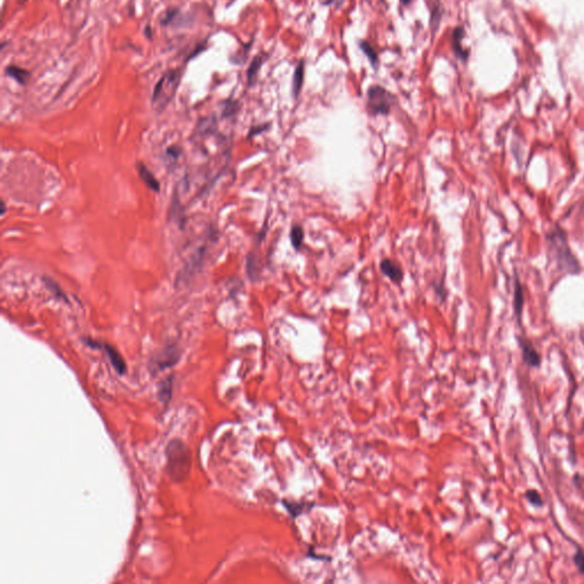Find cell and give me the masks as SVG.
Wrapping results in <instances>:
<instances>
[{"label": "cell", "mask_w": 584, "mask_h": 584, "mask_svg": "<svg viewBox=\"0 0 584 584\" xmlns=\"http://www.w3.org/2000/svg\"><path fill=\"white\" fill-rule=\"evenodd\" d=\"M549 253L557 263V268L567 274H580L582 271L581 264L572 252L567 241V234L559 226L548 233L547 235Z\"/></svg>", "instance_id": "cell-1"}, {"label": "cell", "mask_w": 584, "mask_h": 584, "mask_svg": "<svg viewBox=\"0 0 584 584\" xmlns=\"http://www.w3.org/2000/svg\"><path fill=\"white\" fill-rule=\"evenodd\" d=\"M168 472L172 479L180 482L188 474L191 466L190 452L186 445L179 439H174L169 443L167 451Z\"/></svg>", "instance_id": "cell-2"}, {"label": "cell", "mask_w": 584, "mask_h": 584, "mask_svg": "<svg viewBox=\"0 0 584 584\" xmlns=\"http://www.w3.org/2000/svg\"><path fill=\"white\" fill-rule=\"evenodd\" d=\"M180 73L179 70L170 71L164 74L154 87L152 97V104L153 109L156 112H162L166 109L171 99L174 98L176 90H177L179 80H180Z\"/></svg>", "instance_id": "cell-3"}, {"label": "cell", "mask_w": 584, "mask_h": 584, "mask_svg": "<svg viewBox=\"0 0 584 584\" xmlns=\"http://www.w3.org/2000/svg\"><path fill=\"white\" fill-rule=\"evenodd\" d=\"M394 101L393 95L380 86H372L367 91V109L373 115L389 113Z\"/></svg>", "instance_id": "cell-4"}, {"label": "cell", "mask_w": 584, "mask_h": 584, "mask_svg": "<svg viewBox=\"0 0 584 584\" xmlns=\"http://www.w3.org/2000/svg\"><path fill=\"white\" fill-rule=\"evenodd\" d=\"M179 359V353L176 347H168L154 359V366L156 370H163V368L172 366Z\"/></svg>", "instance_id": "cell-5"}, {"label": "cell", "mask_w": 584, "mask_h": 584, "mask_svg": "<svg viewBox=\"0 0 584 584\" xmlns=\"http://www.w3.org/2000/svg\"><path fill=\"white\" fill-rule=\"evenodd\" d=\"M520 347L524 362L532 367L539 366L541 363V357L539 353L536 352V349L533 347L532 344L529 343V341L520 340Z\"/></svg>", "instance_id": "cell-6"}, {"label": "cell", "mask_w": 584, "mask_h": 584, "mask_svg": "<svg viewBox=\"0 0 584 584\" xmlns=\"http://www.w3.org/2000/svg\"><path fill=\"white\" fill-rule=\"evenodd\" d=\"M136 168H137V172L138 175H140V177L142 178V180L145 183V185L147 186L149 190L154 191V192H159L160 191V183L159 180L155 178V176L152 174L151 171H149V169L144 166L142 162H138L136 164Z\"/></svg>", "instance_id": "cell-7"}, {"label": "cell", "mask_w": 584, "mask_h": 584, "mask_svg": "<svg viewBox=\"0 0 584 584\" xmlns=\"http://www.w3.org/2000/svg\"><path fill=\"white\" fill-rule=\"evenodd\" d=\"M380 270H381L383 274L387 275L393 282L399 283L403 280V272L401 270V267L389 259H385L381 261V264H380Z\"/></svg>", "instance_id": "cell-8"}, {"label": "cell", "mask_w": 584, "mask_h": 584, "mask_svg": "<svg viewBox=\"0 0 584 584\" xmlns=\"http://www.w3.org/2000/svg\"><path fill=\"white\" fill-rule=\"evenodd\" d=\"M104 348H105L107 356H109L110 362H111V364H112V366L115 368V371H117L118 373L124 374L127 370V367H126L125 361L121 357V355L119 354L117 351H115L112 346L104 345Z\"/></svg>", "instance_id": "cell-9"}, {"label": "cell", "mask_w": 584, "mask_h": 584, "mask_svg": "<svg viewBox=\"0 0 584 584\" xmlns=\"http://www.w3.org/2000/svg\"><path fill=\"white\" fill-rule=\"evenodd\" d=\"M522 305H524V293H522V288L519 282V280L514 281V291H513V310L516 316L519 318L521 316Z\"/></svg>", "instance_id": "cell-10"}, {"label": "cell", "mask_w": 584, "mask_h": 584, "mask_svg": "<svg viewBox=\"0 0 584 584\" xmlns=\"http://www.w3.org/2000/svg\"><path fill=\"white\" fill-rule=\"evenodd\" d=\"M6 74L11 76V78L16 80V81L21 84H24L29 79L28 71L23 70L21 68L14 67V65H10V67L6 68Z\"/></svg>", "instance_id": "cell-11"}, {"label": "cell", "mask_w": 584, "mask_h": 584, "mask_svg": "<svg viewBox=\"0 0 584 584\" xmlns=\"http://www.w3.org/2000/svg\"><path fill=\"white\" fill-rule=\"evenodd\" d=\"M464 37V31L462 28H458L454 30V32H453V48H454V52L456 54V56L461 57V59H466L467 57V52H464L462 47H461V40L463 39Z\"/></svg>", "instance_id": "cell-12"}, {"label": "cell", "mask_w": 584, "mask_h": 584, "mask_svg": "<svg viewBox=\"0 0 584 584\" xmlns=\"http://www.w3.org/2000/svg\"><path fill=\"white\" fill-rule=\"evenodd\" d=\"M302 81H303V62L302 61H300L299 64L297 65V68H295V71H294V74H293V80H292V90H293L294 96H298L299 91H300V88L302 86Z\"/></svg>", "instance_id": "cell-13"}, {"label": "cell", "mask_w": 584, "mask_h": 584, "mask_svg": "<svg viewBox=\"0 0 584 584\" xmlns=\"http://www.w3.org/2000/svg\"><path fill=\"white\" fill-rule=\"evenodd\" d=\"M303 237H305V234H303L302 227H300V226H294V227H292L290 233V239L291 243L293 245L295 250H299V249H300Z\"/></svg>", "instance_id": "cell-14"}, {"label": "cell", "mask_w": 584, "mask_h": 584, "mask_svg": "<svg viewBox=\"0 0 584 584\" xmlns=\"http://www.w3.org/2000/svg\"><path fill=\"white\" fill-rule=\"evenodd\" d=\"M261 64H263V57L258 56V57H256L255 60H253L252 64L250 65V68H249V70H248V81H249V83H250V84L253 83V81H255L256 75H257V73H258V70L260 69Z\"/></svg>", "instance_id": "cell-15"}, {"label": "cell", "mask_w": 584, "mask_h": 584, "mask_svg": "<svg viewBox=\"0 0 584 584\" xmlns=\"http://www.w3.org/2000/svg\"><path fill=\"white\" fill-rule=\"evenodd\" d=\"M360 47H361V49H362V51L365 53V55H366V56L368 57V60L371 61L372 65H374V67H375V65L378 64V56H376V54H375V52L373 51V48H372L371 46L368 45L367 42H365V41H362V42H361V44H360Z\"/></svg>", "instance_id": "cell-16"}, {"label": "cell", "mask_w": 584, "mask_h": 584, "mask_svg": "<svg viewBox=\"0 0 584 584\" xmlns=\"http://www.w3.org/2000/svg\"><path fill=\"white\" fill-rule=\"evenodd\" d=\"M44 282L46 284V288H48V290H51L54 294H55V297L57 298H62L64 300H67V297H65V294L62 292V290L60 289V287L57 286V284L52 281L49 278H44Z\"/></svg>", "instance_id": "cell-17"}, {"label": "cell", "mask_w": 584, "mask_h": 584, "mask_svg": "<svg viewBox=\"0 0 584 584\" xmlns=\"http://www.w3.org/2000/svg\"><path fill=\"white\" fill-rule=\"evenodd\" d=\"M526 499H527L528 502L531 503V505L535 506V507H541L543 505L542 498H541V495L537 491L531 490V491L526 492Z\"/></svg>", "instance_id": "cell-18"}, {"label": "cell", "mask_w": 584, "mask_h": 584, "mask_svg": "<svg viewBox=\"0 0 584 584\" xmlns=\"http://www.w3.org/2000/svg\"><path fill=\"white\" fill-rule=\"evenodd\" d=\"M171 396V378H169L166 382L162 383L160 388V398L161 401L168 402Z\"/></svg>", "instance_id": "cell-19"}, {"label": "cell", "mask_w": 584, "mask_h": 584, "mask_svg": "<svg viewBox=\"0 0 584 584\" xmlns=\"http://www.w3.org/2000/svg\"><path fill=\"white\" fill-rule=\"evenodd\" d=\"M574 563L578 566L579 571L584 574V552L581 549H578V552L574 555Z\"/></svg>", "instance_id": "cell-20"}, {"label": "cell", "mask_w": 584, "mask_h": 584, "mask_svg": "<svg viewBox=\"0 0 584 584\" xmlns=\"http://www.w3.org/2000/svg\"><path fill=\"white\" fill-rule=\"evenodd\" d=\"M440 15H441V11L439 8V5L436 3L435 8H433V16H432V25L435 29H437V26H438V22H439V20H440Z\"/></svg>", "instance_id": "cell-21"}, {"label": "cell", "mask_w": 584, "mask_h": 584, "mask_svg": "<svg viewBox=\"0 0 584 584\" xmlns=\"http://www.w3.org/2000/svg\"><path fill=\"white\" fill-rule=\"evenodd\" d=\"M323 2L325 5H330V3H332L334 6H340L341 3H343V0H323Z\"/></svg>", "instance_id": "cell-22"}, {"label": "cell", "mask_w": 584, "mask_h": 584, "mask_svg": "<svg viewBox=\"0 0 584 584\" xmlns=\"http://www.w3.org/2000/svg\"><path fill=\"white\" fill-rule=\"evenodd\" d=\"M5 210H6V206H5V203L2 202V210H1V215L5 214Z\"/></svg>", "instance_id": "cell-23"}, {"label": "cell", "mask_w": 584, "mask_h": 584, "mask_svg": "<svg viewBox=\"0 0 584 584\" xmlns=\"http://www.w3.org/2000/svg\"><path fill=\"white\" fill-rule=\"evenodd\" d=\"M402 2L403 3H410L411 0H402Z\"/></svg>", "instance_id": "cell-24"}]
</instances>
